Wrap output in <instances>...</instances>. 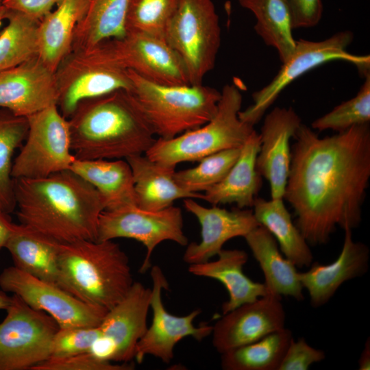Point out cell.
<instances>
[{"label":"cell","instance_id":"44dd1931","mask_svg":"<svg viewBox=\"0 0 370 370\" xmlns=\"http://www.w3.org/2000/svg\"><path fill=\"white\" fill-rule=\"evenodd\" d=\"M344 231L342 249L334 261L328 264L312 262L308 271L299 272V280L308 291L314 308L325 305L344 282L361 277L368 271L369 247L354 241L352 230Z\"/></svg>","mask_w":370,"mask_h":370},{"label":"cell","instance_id":"d590c367","mask_svg":"<svg viewBox=\"0 0 370 370\" xmlns=\"http://www.w3.org/2000/svg\"><path fill=\"white\" fill-rule=\"evenodd\" d=\"M364 77L365 82L356 95L315 119L311 124L312 129L320 132L331 130L341 132L354 125L369 123L370 71Z\"/></svg>","mask_w":370,"mask_h":370},{"label":"cell","instance_id":"4dcf8cb0","mask_svg":"<svg viewBox=\"0 0 370 370\" xmlns=\"http://www.w3.org/2000/svg\"><path fill=\"white\" fill-rule=\"evenodd\" d=\"M239 4L254 14V30L264 42L275 48L282 63L293 54L296 40L291 18L284 0H238Z\"/></svg>","mask_w":370,"mask_h":370},{"label":"cell","instance_id":"52a82bcc","mask_svg":"<svg viewBox=\"0 0 370 370\" xmlns=\"http://www.w3.org/2000/svg\"><path fill=\"white\" fill-rule=\"evenodd\" d=\"M183 61L190 84H202L213 69L221 45L219 16L212 0H178L164 33Z\"/></svg>","mask_w":370,"mask_h":370},{"label":"cell","instance_id":"cb8c5ba5","mask_svg":"<svg viewBox=\"0 0 370 370\" xmlns=\"http://www.w3.org/2000/svg\"><path fill=\"white\" fill-rule=\"evenodd\" d=\"M217 256L214 261L189 264L188 270L194 275L214 279L224 285L229 299L222 304L223 314L267 295L264 283L254 282L243 273L248 260L244 250L222 249Z\"/></svg>","mask_w":370,"mask_h":370},{"label":"cell","instance_id":"f35d334b","mask_svg":"<svg viewBox=\"0 0 370 370\" xmlns=\"http://www.w3.org/2000/svg\"><path fill=\"white\" fill-rule=\"evenodd\" d=\"M132 362L115 363L97 358L90 352L64 358H49L33 370H132Z\"/></svg>","mask_w":370,"mask_h":370},{"label":"cell","instance_id":"ac0fdd59","mask_svg":"<svg viewBox=\"0 0 370 370\" xmlns=\"http://www.w3.org/2000/svg\"><path fill=\"white\" fill-rule=\"evenodd\" d=\"M58 99L56 73L38 57L0 72V108L27 118Z\"/></svg>","mask_w":370,"mask_h":370},{"label":"cell","instance_id":"d4e9b609","mask_svg":"<svg viewBox=\"0 0 370 370\" xmlns=\"http://www.w3.org/2000/svg\"><path fill=\"white\" fill-rule=\"evenodd\" d=\"M87 0H59L38 25V57L56 73L71 52L75 32Z\"/></svg>","mask_w":370,"mask_h":370},{"label":"cell","instance_id":"ffe728a7","mask_svg":"<svg viewBox=\"0 0 370 370\" xmlns=\"http://www.w3.org/2000/svg\"><path fill=\"white\" fill-rule=\"evenodd\" d=\"M184 206L197 219L201 226V241L187 245L183 256L184 261L188 264L210 260L227 241L234 237H244L260 225L251 210L237 208L227 210L217 206L206 208L192 198L185 199Z\"/></svg>","mask_w":370,"mask_h":370},{"label":"cell","instance_id":"d6986e66","mask_svg":"<svg viewBox=\"0 0 370 370\" xmlns=\"http://www.w3.org/2000/svg\"><path fill=\"white\" fill-rule=\"evenodd\" d=\"M301 124L292 107H275L264 119L256 166L269 182L271 199H283L291 163L290 140Z\"/></svg>","mask_w":370,"mask_h":370},{"label":"cell","instance_id":"ab89813d","mask_svg":"<svg viewBox=\"0 0 370 370\" xmlns=\"http://www.w3.org/2000/svg\"><path fill=\"white\" fill-rule=\"evenodd\" d=\"M325 358V352L310 345L304 338L291 341L278 370H307Z\"/></svg>","mask_w":370,"mask_h":370},{"label":"cell","instance_id":"7402d4cb","mask_svg":"<svg viewBox=\"0 0 370 370\" xmlns=\"http://www.w3.org/2000/svg\"><path fill=\"white\" fill-rule=\"evenodd\" d=\"M125 160L132 173L137 207L158 211L173 206L178 199H203V194L188 192L177 183L175 168L161 165L143 154Z\"/></svg>","mask_w":370,"mask_h":370},{"label":"cell","instance_id":"7c38bea8","mask_svg":"<svg viewBox=\"0 0 370 370\" xmlns=\"http://www.w3.org/2000/svg\"><path fill=\"white\" fill-rule=\"evenodd\" d=\"M96 47L108 61L149 81L169 86L190 84L183 61L162 37L128 31L121 38Z\"/></svg>","mask_w":370,"mask_h":370},{"label":"cell","instance_id":"8992f818","mask_svg":"<svg viewBox=\"0 0 370 370\" xmlns=\"http://www.w3.org/2000/svg\"><path fill=\"white\" fill-rule=\"evenodd\" d=\"M242 102L240 86L236 83L225 85L217 110L208 122L171 139H156L145 156L161 165L175 168L183 162L199 161L220 151L241 148L255 130L238 116Z\"/></svg>","mask_w":370,"mask_h":370},{"label":"cell","instance_id":"484cf974","mask_svg":"<svg viewBox=\"0 0 370 370\" xmlns=\"http://www.w3.org/2000/svg\"><path fill=\"white\" fill-rule=\"evenodd\" d=\"M264 277L267 295L304 299V288L297 267L283 257L276 240L264 226L259 225L244 236Z\"/></svg>","mask_w":370,"mask_h":370},{"label":"cell","instance_id":"2e32d148","mask_svg":"<svg viewBox=\"0 0 370 370\" xmlns=\"http://www.w3.org/2000/svg\"><path fill=\"white\" fill-rule=\"evenodd\" d=\"M150 308L153 312L151 324L138 342L134 359L141 363L145 356L151 355L164 363H169L174 356V348L182 338L192 336L202 341L210 335L212 325L207 323L194 325V319L200 314L195 310L185 316H175L169 312L162 300V289L168 290L169 284L159 266L152 267Z\"/></svg>","mask_w":370,"mask_h":370},{"label":"cell","instance_id":"9a60e30c","mask_svg":"<svg viewBox=\"0 0 370 370\" xmlns=\"http://www.w3.org/2000/svg\"><path fill=\"white\" fill-rule=\"evenodd\" d=\"M151 297V288L134 282L125 297L108 310L99 325L100 337L89 352L111 362H132L136 345L147 328Z\"/></svg>","mask_w":370,"mask_h":370},{"label":"cell","instance_id":"f546056e","mask_svg":"<svg viewBox=\"0 0 370 370\" xmlns=\"http://www.w3.org/2000/svg\"><path fill=\"white\" fill-rule=\"evenodd\" d=\"M254 214L258 223L273 235L281 252L297 267H309L313 255L309 244L292 221L283 199L266 200L256 197Z\"/></svg>","mask_w":370,"mask_h":370},{"label":"cell","instance_id":"f1b7e54d","mask_svg":"<svg viewBox=\"0 0 370 370\" xmlns=\"http://www.w3.org/2000/svg\"><path fill=\"white\" fill-rule=\"evenodd\" d=\"M130 1L87 0L75 32L72 51L90 49L107 40L124 37Z\"/></svg>","mask_w":370,"mask_h":370},{"label":"cell","instance_id":"836d02e7","mask_svg":"<svg viewBox=\"0 0 370 370\" xmlns=\"http://www.w3.org/2000/svg\"><path fill=\"white\" fill-rule=\"evenodd\" d=\"M27 131L26 117L0 108V210L8 214L16 207L12 177V156L25 140Z\"/></svg>","mask_w":370,"mask_h":370},{"label":"cell","instance_id":"7a4b0ae2","mask_svg":"<svg viewBox=\"0 0 370 370\" xmlns=\"http://www.w3.org/2000/svg\"><path fill=\"white\" fill-rule=\"evenodd\" d=\"M20 223L61 243L96 241L104 210L97 190L71 170L13 179Z\"/></svg>","mask_w":370,"mask_h":370},{"label":"cell","instance_id":"bcb514c9","mask_svg":"<svg viewBox=\"0 0 370 370\" xmlns=\"http://www.w3.org/2000/svg\"><path fill=\"white\" fill-rule=\"evenodd\" d=\"M6 14H7V9L2 4H0V32L1 31V28L3 24V22L6 18Z\"/></svg>","mask_w":370,"mask_h":370},{"label":"cell","instance_id":"4fadbf2b","mask_svg":"<svg viewBox=\"0 0 370 370\" xmlns=\"http://www.w3.org/2000/svg\"><path fill=\"white\" fill-rule=\"evenodd\" d=\"M117 238L134 239L146 248V255L139 272L144 273L151 267V256L162 242L171 241L181 246L188 245L183 231V217L180 208L149 211L136 206L114 210H103L99 217L97 241Z\"/></svg>","mask_w":370,"mask_h":370},{"label":"cell","instance_id":"7dc6e473","mask_svg":"<svg viewBox=\"0 0 370 370\" xmlns=\"http://www.w3.org/2000/svg\"><path fill=\"white\" fill-rule=\"evenodd\" d=\"M0 4H2V0H0Z\"/></svg>","mask_w":370,"mask_h":370},{"label":"cell","instance_id":"f6af8a7d","mask_svg":"<svg viewBox=\"0 0 370 370\" xmlns=\"http://www.w3.org/2000/svg\"><path fill=\"white\" fill-rule=\"evenodd\" d=\"M11 297H9L5 291H0V310H5L10 305Z\"/></svg>","mask_w":370,"mask_h":370},{"label":"cell","instance_id":"6da1fadb","mask_svg":"<svg viewBox=\"0 0 370 370\" xmlns=\"http://www.w3.org/2000/svg\"><path fill=\"white\" fill-rule=\"evenodd\" d=\"M291 148L283 199L310 245L326 244L336 227L360 223L370 178L369 123L320 138L301 124Z\"/></svg>","mask_w":370,"mask_h":370},{"label":"cell","instance_id":"5bb4252c","mask_svg":"<svg viewBox=\"0 0 370 370\" xmlns=\"http://www.w3.org/2000/svg\"><path fill=\"white\" fill-rule=\"evenodd\" d=\"M2 291L18 295L34 309L55 319L59 328L98 326L108 310L88 304L58 285L39 279L14 266L0 274Z\"/></svg>","mask_w":370,"mask_h":370},{"label":"cell","instance_id":"8fae6325","mask_svg":"<svg viewBox=\"0 0 370 370\" xmlns=\"http://www.w3.org/2000/svg\"><path fill=\"white\" fill-rule=\"evenodd\" d=\"M58 107L68 119L79 104L116 91H128L132 81L125 70L106 60L97 47L72 51L56 72Z\"/></svg>","mask_w":370,"mask_h":370},{"label":"cell","instance_id":"603a6c76","mask_svg":"<svg viewBox=\"0 0 370 370\" xmlns=\"http://www.w3.org/2000/svg\"><path fill=\"white\" fill-rule=\"evenodd\" d=\"M260 147V136L254 130L242 146L237 160L227 174L204 191L202 199L213 206L236 204L238 208L253 207L262 184L256 166Z\"/></svg>","mask_w":370,"mask_h":370},{"label":"cell","instance_id":"9c48e42d","mask_svg":"<svg viewBox=\"0 0 370 370\" xmlns=\"http://www.w3.org/2000/svg\"><path fill=\"white\" fill-rule=\"evenodd\" d=\"M28 131L12 164V177L38 178L69 170L76 158L71 149L69 119L52 105L27 117Z\"/></svg>","mask_w":370,"mask_h":370},{"label":"cell","instance_id":"74e56055","mask_svg":"<svg viewBox=\"0 0 370 370\" xmlns=\"http://www.w3.org/2000/svg\"><path fill=\"white\" fill-rule=\"evenodd\" d=\"M99 337V325L59 328L52 340L50 358L89 352Z\"/></svg>","mask_w":370,"mask_h":370},{"label":"cell","instance_id":"ee69618b","mask_svg":"<svg viewBox=\"0 0 370 370\" xmlns=\"http://www.w3.org/2000/svg\"><path fill=\"white\" fill-rule=\"evenodd\" d=\"M370 369V341L368 338L365 344L358 360V369L369 370Z\"/></svg>","mask_w":370,"mask_h":370},{"label":"cell","instance_id":"30bf717a","mask_svg":"<svg viewBox=\"0 0 370 370\" xmlns=\"http://www.w3.org/2000/svg\"><path fill=\"white\" fill-rule=\"evenodd\" d=\"M5 310L0 323V370H33L51 357L59 325L49 314L14 294Z\"/></svg>","mask_w":370,"mask_h":370},{"label":"cell","instance_id":"d6a6232c","mask_svg":"<svg viewBox=\"0 0 370 370\" xmlns=\"http://www.w3.org/2000/svg\"><path fill=\"white\" fill-rule=\"evenodd\" d=\"M7 25L0 32V72L15 67L38 55L37 21L7 9Z\"/></svg>","mask_w":370,"mask_h":370},{"label":"cell","instance_id":"4316f807","mask_svg":"<svg viewBox=\"0 0 370 370\" xmlns=\"http://www.w3.org/2000/svg\"><path fill=\"white\" fill-rule=\"evenodd\" d=\"M70 170L99 193L104 210L136 206L131 168L123 159H75Z\"/></svg>","mask_w":370,"mask_h":370},{"label":"cell","instance_id":"ba28073f","mask_svg":"<svg viewBox=\"0 0 370 370\" xmlns=\"http://www.w3.org/2000/svg\"><path fill=\"white\" fill-rule=\"evenodd\" d=\"M353 39V33L344 30L320 41L296 40L291 56L282 63L277 75L267 85L252 94L253 103L239 112L240 119L254 126L291 83L309 71L328 62H348L354 64L364 75L369 71L370 58L369 55H355L348 52L347 48Z\"/></svg>","mask_w":370,"mask_h":370},{"label":"cell","instance_id":"b9f144b4","mask_svg":"<svg viewBox=\"0 0 370 370\" xmlns=\"http://www.w3.org/2000/svg\"><path fill=\"white\" fill-rule=\"evenodd\" d=\"M59 0H2L8 10L21 12L40 21L56 5Z\"/></svg>","mask_w":370,"mask_h":370},{"label":"cell","instance_id":"e575fe53","mask_svg":"<svg viewBox=\"0 0 370 370\" xmlns=\"http://www.w3.org/2000/svg\"><path fill=\"white\" fill-rule=\"evenodd\" d=\"M241 149H228L208 155L196 166L175 171L174 178L188 192L206 191L225 177L237 160Z\"/></svg>","mask_w":370,"mask_h":370},{"label":"cell","instance_id":"3957f363","mask_svg":"<svg viewBox=\"0 0 370 370\" xmlns=\"http://www.w3.org/2000/svg\"><path fill=\"white\" fill-rule=\"evenodd\" d=\"M69 122L77 159L125 160L145 153L156 140L125 90L81 102Z\"/></svg>","mask_w":370,"mask_h":370},{"label":"cell","instance_id":"1f68e13d","mask_svg":"<svg viewBox=\"0 0 370 370\" xmlns=\"http://www.w3.org/2000/svg\"><path fill=\"white\" fill-rule=\"evenodd\" d=\"M286 328L262 338L221 354L224 370H278L293 338Z\"/></svg>","mask_w":370,"mask_h":370},{"label":"cell","instance_id":"e0dca14e","mask_svg":"<svg viewBox=\"0 0 370 370\" xmlns=\"http://www.w3.org/2000/svg\"><path fill=\"white\" fill-rule=\"evenodd\" d=\"M282 297H259L223 314L212 325V345L221 354L285 328Z\"/></svg>","mask_w":370,"mask_h":370},{"label":"cell","instance_id":"277c9868","mask_svg":"<svg viewBox=\"0 0 370 370\" xmlns=\"http://www.w3.org/2000/svg\"><path fill=\"white\" fill-rule=\"evenodd\" d=\"M58 268L59 286L106 310L123 299L134 283L128 256L113 240L61 243Z\"/></svg>","mask_w":370,"mask_h":370},{"label":"cell","instance_id":"60d3db41","mask_svg":"<svg viewBox=\"0 0 370 370\" xmlns=\"http://www.w3.org/2000/svg\"><path fill=\"white\" fill-rule=\"evenodd\" d=\"M291 18L293 29L317 25L323 14L321 0H284Z\"/></svg>","mask_w":370,"mask_h":370},{"label":"cell","instance_id":"5b68a950","mask_svg":"<svg viewBox=\"0 0 370 370\" xmlns=\"http://www.w3.org/2000/svg\"><path fill=\"white\" fill-rule=\"evenodd\" d=\"M127 91L155 135L171 139L208 122L217 110L221 92L198 85H162L127 70Z\"/></svg>","mask_w":370,"mask_h":370},{"label":"cell","instance_id":"83f0119b","mask_svg":"<svg viewBox=\"0 0 370 370\" xmlns=\"http://www.w3.org/2000/svg\"><path fill=\"white\" fill-rule=\"evenodd\" d=\"M61 243L23 224H15L5 247L14 266L39 279L58 285Z\"/></svg>","mask_w":370,"mask_h":370},{"label":"cell","instance_id":"7bdbcfd3","mask_svg":"<svg viewBox=\"0 0 370 370\" xmlns=\"http://www.w3.org/2000/svg\"><path fill=\"white\" fill-rule=\"evenodd\" d=\"M15 224L13 223L8 217V214L0 210V251L3 248L10 239Z\"/></svg>","mask_w":370,"mask_h":370},{"label":"cell","instance_id":"8d00e7d4","mask_svg":"<svg viewBox=\"0 0 370 370\" xmlns=\"http://www.w3.org/2000/svg\"><path fill=\"white\" fill-rule=\"evenodd\" d=\"M177 2L178 0H131L126 20L127 32H139L164 38L165 28Z\"/></svg>","mask_w":370,"mask_h":370}]
</instances>
